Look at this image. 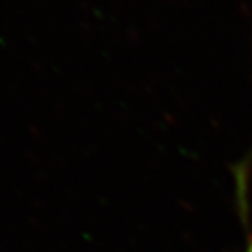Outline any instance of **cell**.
<instances>
[{
  "mask_svg": "<svg viewBox=\"0 0 252 252\" xmlns=\"http://www.w3.org/2000/svg\"><path fill=\"white\" fill-rule=\"evenodd\" d=\"M244 252H252V236L249 238V242H247V247H245V251Z\"/></svg>",
  "mask_w": 252,
  "mask_h": 252,
  "instance_id": "6da1fadb",
  "label": "cell"
}]
</instances>
